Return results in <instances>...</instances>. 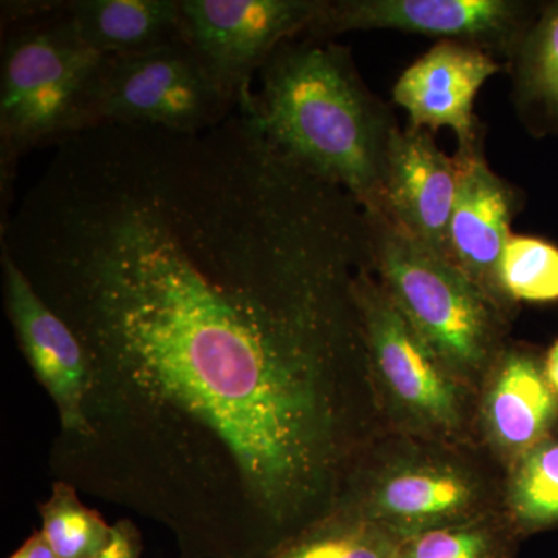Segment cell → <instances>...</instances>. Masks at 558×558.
I'll use <instances>...</instances> for the list:
<instances>
[{"label": "cell", "instance_id": "ffe728a7", "mask_svg": "<svg viewBox=\"0 0 558 558\" xmlns=\"http://www.w3.org/2000/svg\"><path fill=\"white\" fill-rule=\"evenodd\" d=\"M78 492L68 481L54 480L50 497L38 506L40 532L60 558L97 557L112 539V526L83 505Z\"/></svg>", "mask_w": 558, "mask_h": 558}, {"label": "cell", "instance_id": "7c38bea8", "mask_svg": "<svg viewBox=\"0 0 558 558\" xmlns=\"http://www.w3.org/2000/svg\"><path fill=\"white\" fill-rule=\"evenodd\" d=\"M458 193L450 220V259L508 317L517 306L506 295L499 264L508 244L510 223L520 208L517 190L488 167L483 138L470 148L458 149Z\"/></svg>", "mask_w": 558, "mask_h": 558}, {"label": "cell", "instance_id": "30bf717a", "mask_svg": "<svg viewBox=\"0 0 558 558\" xmlns=\"http://www.w3.org/2000/svg\"><path fill=\"white\" fill-rule=\"evenodd\" d=\"M0 250L7 315L36 380L57 407V438H83L87 435L84 405L89 389L86 352L68 323L40 299L9 252Z\"/></svg>", "mask_w": 558, "mask_h": 558}, {"label": "cell", "instance_id": "8992f818", "mask_svg": "<svg viewBox=\"0 0 558 558\" xmlns=\"http://www.w3.org/2000/svg\"><path fill=\"white\" fill-rule=\"evenodd\" d=\"M357 296L371 376L388 432L453 446H480L475 392L418 336L373 266L360 275Z\"/></svg>", "mask_w": 558, "mask_h": 558}, {"label": "cell", "instance_id": "52a82bcc", "mask_svg": "<svg viewBox=\"0 0 558 558\" xmlns=\"http://www.w3.org/2000/svg\"><path fill=\"white\" fill-rule=\"evenodd\" d=\"M236 102L211 78L185 39L131 57H110L101 124L196 135L233 116Z\"/></svg>", "mask_w": 558, "mask_h": 558}, {"label": "cell", "instance_id": "2e32d148", "mask_svg": "<svg viewBox=\"0 0 558 558\" xmlns=\"http://www.w3.org/2000/svg\"><path fill=\"white\" fill-rule=\"evenodd\" d=\"M509 65L513 102L529 131L558 130V2L539 9Z\"/></svg>", "mask_w": 558, "mask_h": 558}, {"label": "cell", "instance_id": "9c48e42d", "mask_svg": "<svg viewBox=\"0 0 558 558\" xmlns=\"http://www.w3.org/2000/svg\"><path fill=\"white\" fill-rule=\"evenodd\" d=\"M323 0H180L183 33L238 109L252 80L286 40L304 35Z\"/></svg>", "mask_w": 558, "mask_h": 558}, {"label": "cell", "instance_id": "3957f363", "mask_svg": "<svg viewBox=\"0 0 558 558\" xmlns=\"http://www.w3.org/2000/svg\"><path fill=\"white\" fill-rule=\"evenodd\" d=\"M109 60L76 31L65 0L2 3L0 226L22 156L100 126Z\"/></svg>", "mask_w": 558, "mask_h": 558}, {"label": "cell", "instance_id": "d6986e66", "mask_svg": "<svg viewBox=\"0 0 558 558\" xmlns=\"http://www.w3.org/2000/svg\"><path fill=\"white\" fill-rule=\"evenodd\" d=\"M520 535L505 510L403 539L395 558H515Z\"/></svg>", "mask_w": 558, "mask_h": 558}, {"label": "cell", "instance_id": "ba28073f", "mask_svg": "<svg viewBox=\"0 0 558 558\" xmlns=\"http://www.w3.org/2000/svg\"><path fill=\"white\" fill-rule=\"evenodd\" d=\"M538 11L523 0H323L304 35L332 39L348 32L413 33L510 62Z\"/></svg>", "mask_w": 558, "mask_h": 558}, {"label": "cell", "instance_id": "44dd1931", "mask_svg": "<svg viewBox=\"0 0 558 558\" xmlns=\"http://www.w3.org/2000/svg\"><path fill=\"white\" fill-rule=\"evenodd\" d=\"M502 289L513 303L558 301V247L534 236L509 238L499 264Z\"/></svg>", "mask_w": 558, "mask_h": 558}, {"label": "cell", "instance_id": "5bb4252c", "mask_svg": "<svg viewBox=\"0 0 558 558\" xmlns=\"http://www.w3.org/2000/svg\"><path fill=\"white\" fill-rule=\"evenodd\" d=\"M501 69L486 51L440 40L403 70L392 87V100L409 113L411 128L428 132L449 128L457 135L458 149L470 148L484 135L473 113L476 95Z\"/></svg>", "mask_w": 558, "mask_h": 558}, {"label": "cell", "instance_id": "6da1fadb", "mask_svg": "<svg viewBox=\"0 0 558 558\" xmlns=\"http://www.w3.org/2000/svg\"><path fill=\"white\" fill-rule=\"evenodd\" d=\"M89 366L87 435L49 469L171 531L180 558H267L339 506L387 433L357 296L368 219L241 116L105 126L0 236Z\"/></svg>", "mask_w": 558, "mask_h": 558}, {"label": "cell", "instance_id": "9a60e30c", "mask_svg": "<svg viewBox=\"0 0 558 558\" xmlns=\"http://www.w3.org/2000/svg\"><path fill=\"white\" fill-rule=\"evenodd\" d=\"M65 10L83 39L106 57L146 53L185 39L180 0H65Z\"/></svg>", "mask_w": 558, "mask_h": 558}, {"label": "cell", "instance_id": "ac0fdd59", "mask_svg": "<svg viewBox=\"0 0 558 558\" xmlns=\"http://www.w3.org/2000/svg\"><path fill=\"white\" fill-rule=\"evenodd\" d=\"M400 543L384 527L340 505L267 558H395Z\"/></svg>", "mask_w": 558, "mask_h": 558}, {"label": "cell", "instance_id": "603a6c76", "mask_svg": "<svg viewBox=\"0 0 558 558\" xmlns=\"http://www.w3.org/2000/svg\"><path fill=\"white\" fill-rule=\"evenodd\" d=\"M9 558H60L51 548L50 543L44 537L43 532L36 531L32 537L25 539L24 545L21 546L13 556Z\"/></svg>", "mask_w": 558, "mask_h": 558}, {"label": "cell", "instance_id": "4fadbf2b", "mask_svg": "<svg viewBox=\"0 0 558 558\" xmlns=\"http://www.w3.org/2000/svg\"><path fill=\"white\" fill-rule=\"evenodd\" d=\"M457 193L454 156H447L428 131L398 128L387 156L384 215L413 240L450 259Z\"/></svg>", "mask_w": 558, "mask_h": 558}, {"label": "cell", "instance_id": "277c9868", "mask_svg": "<svg viewBox=\"0 0 558 558\" xmlns=\"http://www.w3.org/2000/svg\"><path fill=\"white\" fill-rule=\"evenodd\" d=\"M498 470L483 447L388 432L360 459L339 506L403 542L502 510Z\"/></svg>", "mask_w": 558, "mask_h": 558}, {"label": "cell", "instance_id": "cb8c5ba5", "mask_svg": "<svg viewBox=\"0 0 558 558\" xmlns=\"http://www.w3.org/2000/svg\"><path fill=\"white\" fill-rule=\"evenodd\" d=\"M543 360H545L546 376L558 392V341L554 343V347L549 349L548 354Z\"/></svg>", "mask_w": 558, "mask_h": 558}, {"label": "cell", "instance_id": "e0dca14e", "mask_svg": "<svg viewBox=\"0 0 558 558\" xmlns=\"http://www.w3.org/2000/svg\"><path fill=\"white\" fill-rule=\"evenodd\" d=\"M502 510L520 538L558 526V438L529 450L505 473Z\"/></svg>", "mask_w": 558, "mask_h": 558}, {"label": "cell", "instance_id": "7a4b0ae2", "mask_svg": "<svg viewBox=\"0 0 558 558\" xmlns=\"http://www.w3.org/2000/svg\"><path fill=\"white\" fill-rule=\"evenodd\" d=\"M240 112L290 163L347 191L366 215H384L389 143L399 124L363 83L347 47L306 35L286 40Z\"/></svg>", "mask_w": 558, "mask_h": 558}, {"label": "cell", "instance_id": "8fae6325", "mask_svg": "<svg viewBox=\"0 0 558 558\" xmlns=\"http://www.w3.org/2000/svg\"><path fill=\"white\" fill-rule=\"evenodd\" d=\"M558 427V392L545 360L521 344H506L476 395L480 446L508 472Z\"/></svg>", "mask_w": 558, "mask_h": 558}, {"label": "cell", "instance_id": "7402d4cb", "mask_svg": "<svg viewBox=\"0 0 558 558\" xmlns=\"http://www.w3.org/2000/svg\"><path fill=\"white\" fill-rule=\"evenodd\" d=\"M143 542L138 527L132 520H120L112 524V539L108 548L94 558H142Z\"/></svg>", "mask_w": 558, "mask_h": 558}, {"label": "cell", "instance_id": "5b68a950", "mask_svg": "<svg viewBox=\"0 0 558 558\" xmlns=\"http://www.w3.org/2000/svg\"><path fill=\"white\" fill-rule=\"evenodd\" d=\"M366 219L380 284L451 374L478 395L509 343L512 318L453 260L413 240L385 215Z\"/></svg>", "mask_w": 558, "mask_h": 558}]
</instances>
